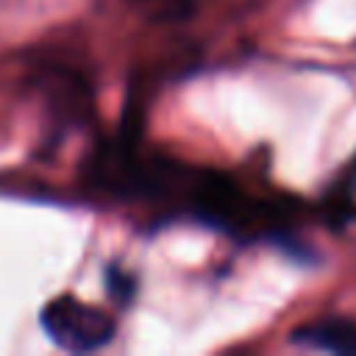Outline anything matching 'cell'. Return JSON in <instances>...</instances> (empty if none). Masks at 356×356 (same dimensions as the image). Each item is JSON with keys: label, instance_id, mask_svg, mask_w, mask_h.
Instances as JSON below:
<instances>
[{"label": "cell", "instance_id": "cell-1", "mask_svg": "<svg viewBox=\"0 0 356 356\" xmlns=\"http://www.w3.org/2000/svg\"><path fill=\"white\" fill-rule=\"evenodd\" d=\"M42 325L56 345L75 353L97 350L114 337V320L103 309L89 306L72 295L53 298L42 309Z\"/></svg>", "mask_w": 356, "mask_h": 356}, {"label": "cell", "instance_id": "cell-2", "mask_svg": "<svg viewBox=\"0 0 356 356\" xmlns=\"http://www.w3.org/2000/svg\"><path fill=\"white\" fill-rule=\"evenodd\" d=\"M292 342L309 345L317 350H331L342 356L356 353V323L342 317H323L314 323H306L292 331Z\"/></svg>", "mask_w": 356, "mask_h": 356}, {"label": "cell", "instance_id": "cell-3", "mask_svg": "<svg viewBox=\"0 0 356 356\" xmlns=\"http://www.w3.org/2000/svg\"><path fill=\"white\" fill-rule=\"evenodd\" d=\"M353 192H356V156L353 161L348 164V170L342 172L339 184L331 189L328 200H325V209H328V217L334 222H345L350 214H353Z\"/></svg>", "mask_w": 356, "mask_h": 356}, {"label": "cell", "instance_id": "cell-4", "mask_svg": "<svg viewBox=\"0 0 356 356\" xmlns=\"http://www.w3.org/2000/svg\"><path fill=\"white\" fill-rule=\"evenodd\" d=\"M139 3L150 17L156 19H172V17H184L192 8V0H134Z\"/></svg>", "mask_w": 356, "mask_h": 356}]
</instances>
